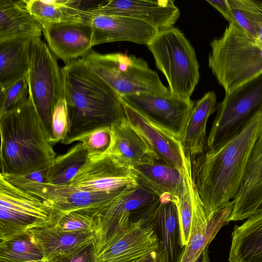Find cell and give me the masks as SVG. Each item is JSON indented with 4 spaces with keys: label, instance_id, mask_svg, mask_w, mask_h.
<instances>
[{
    "label": "cell",
    "instance_id": "39",
    "mask_svg": "<svg viewBox=\"0 0 262 262\" xmlns=\"http://www.w3.org/2000/svg\"><path fill=\"white\" fill-rule=\"evenodd\" d=\"M48 168L23 176L3 175L1 174L0 175L13 185L31 182L46 183Z\"/></svg>",
    "mask_w": 262,
    "mask_h": 262
},
{
    "label": "cell",
    "instance_id": "37",
    "mask_svg": "<svg viewBox=\"0 0 262 262\" xmlns=\"http://www.w3.org/2000/svg\"><path fill=\"white\" fill-rule=\"evenodd\" d=\"M69 128L67 105L64 98L55 106L51 120L50 141L54 145L66 140Z\"/></svg>",
    "mask_w": 262,
    "mask_h": 262
},
{
    "label": "cell",
    "instance_id": "2",
    "mask_svg": "<svg viewBox=\"0 0 262 262\" xmlns=\"http://www.w3.org/2000/svg\"><path fill=\"white\" fill-rule=\"evenodd\" d=\"M61 72L69 117L63 143L92 130L111 126L125 117L120 96L81 58L65 64Z\"/></svg>",
    "mask_w": 262,
    "mask_h": 262
},
{
    "label": "cell",
    "instance_id": "31",
    "mask_svg": "<svg viewBox=\"0 0 262 262\" xmlns=\"http://www.w3.org/2000/svg\"><path fill=\"white\" fill-rule=\"evenodd\" d=\"M152 191L139 183L136 187L121 194L106 206L98 210L99 216H112L126 212H136L159 199Z\"/></svg>",
    "mask_w": 262,
    "mask_h": 262
},
{
    "label": "cell",
    "instance_id": "32",
    "mask_svg": "<svg viewBox=\"0 0 262 262\" xmlns=\"http://www.w3.org/2000/svg\"><path fill=\"white\" fill-rule=\"evenodd\" d=\"M184 186L181 195L174 199L178 210L181 243L185 247L188 243L192 217L195 203L201 198L193 183L191 170L184 173Z\"/></svg>",
    "mask_w": 262,
    "mask_h": 262
},
{
    "label": "cell",
    "instance_id": "23",
    "mask_svg": "<svg viewBox=\"0 0 262 262\" xmlns=\"http://www.w3.org/2000/svg\"><path fill=\"white\" fill-rule=\"evenodd\" d=\"M132 169L139 183L159 198L167 194L174 199L183 191L184 174L177 167L161 159Z\"/></svg>",
    "mask_w": 262,
    "mask_h": 262
},
{
    "label": "cell",
    "instance_id": "40",
    "mask_svg": "<svg viewBox=\"0 0 262 262\" xmlns=\"http://www.w3.org/2000/svg\"><path fill=\"white\" fill-rule=\"evenodd\" d=\"M206 2L216 9L229 23H235L227 0H207Z\"/></svg>",
    "mask_w": 262,
    "mask_h": 262
},
{
    "label": "cell",
    "instance_id": "6",
    "mask_svg": "<svg viewBox=\"0 0 262 262\" xmlns=\"http://www.w3.org/2000/svg\"><path fill=\"white\" fill-rule=\"evenodd\" d=\"M81 59L120 97L140 93H169L157 73L142 58L119 52L101 54L92 50Z\"/></svg>",
    "mask_w": 262,
    "mask_h": 262
},
{
    "label": "cell",
    "instance_id": "27",
    "mask_svg": "<svg viewBox=\"0 0 262 262\" xmlns=\"http://www.w3.org/2000/svg\"><path fill=\"white\" fill-rule=\"evenodd\" d=\"M28 231L42 250L47 259L68 252L95 239L94 232H67L52 225L34 228Z\"/></svg>",
    "mask_w": 262,
    "mask_h": 262
},
{
    "label": "cell",
    "instance_id": "42",
    "mask_svg": "<svg viewBox=\"0 0 262 262\" xmlns=\"http://www.w3.org/2000/svg\"><path fill=\"white\" fill-rule=\"evenodd\" d=\"M208 247L206 248L195 262H209Z\"/></svg>",
    "mask_w": 262,
    "mask_h": 262
},
{
    "label": "cell",
    "instance_id": "26",
    "mask_svg": "<svg viewBox=\"0 0 262 262\" xmlns=\"http://www.w3.org/2000/svg\"><path fill=\"white\" fill-rule=\"evenodd\" d=\"M32 41L16 39L0 42V89L27 75Z\"/></svg>",
    "mask_w": 262,
    "mask_h": 262
},
{
    "label": "cell",
    "instance_id": "35",
    "mask_svg": "<svg viewBox=\"0 0 262 262\" xmlns=\"http://www.w3.org/2000/svg\"><path fill=\"white\" fill-rule=\"evenodd\" d=\"M111 138V126H106L81 134L66 141L63 144L68 145L76 141L81 142L88 153V157H94L106 152Z\"/></svg>",
    "mask_w": 262,
    "mask_h": 262
},
{
    "label": "cell",
    "instance_id": "12",
    "mask_svg": "<svg viewBox=\"0 0 262 262\" xmlns=\"http://www.w3.org/2000/svg\"><path fill=\"white\" fill-rule=\"evenodd\" d=\"M122 100L183 140L194 106L191 99L171 95L140 93L120 97Z\"/></svg>",
    "mask_w": 262,
    "mask_h": 262
},
{
    "label": "cell",
    "instance_id": "29",
    "mask_svg": "<svg viewBox=\"0 0 262 262\" xmlns=\"http://www.w3.org/2000/svg\"><path fill=\"white\" fill-rule=\"evenodd\" d=\"M47 260L28 231L1 241L0 262H47Z\"/></svg>",
    "mask_w": 262,
    "mask_h": 262
},
{
    "label": "cell",
    "instance_id": "21",
    "mask_svg": "<svg viewBox=\"0 0 262 262\" xmlns=\"http://www.w3.org/2000/svg\"><path fill=\"white\" fill-rule=\"evenodd\" d=\"M233 202L208 219L204 206L198 204L194 207L189 240L184 247L179 262H195L206 248L215 237L220 229L227 224L232 212Z\"/></svg>",
    "mask_w": 262,
    "mask_h": 262
},
{
    "label": "cell",
    "instance_id": "13",
    "mask_svg": "<svg viewBox=\"0 0 262 262\" xmlns=\"http://www.w3.org/2000/svg\"><path fill=\"white\" fill-rule=\"evenodd\" d=\"M122 103L125 116L131 125L161 160L177 167L183 174L191 169V161L186 157L182 142L174 133L125 102L122 101Z\"/></svg>",
    "mask_w": 262,
    "mask_h": 262
},
{
    "label": "cell",
    "instance_id": "17",
    "mask_svg": "<svg viewBox=\"0 0 262 262\" xmlns=\"http://www.w3.org/2000/svg\"><path fill=\"white\" fill-rule=\"evenodd\" d=\"M91 23L93 46L120 41L147 46L159 32L145 23L119 15H92Z\"/></svg>",
    "mask_w": 262,
    "mask_h": 262
},
{
    "label": "cell",
    "instance_id": "11",
    "mask_svg": "<svg viewBox=\"0 0 262 262\" xmlns=\"http://www.w3.org/2000/svg\"><path fill=\"white\" fill-rule=\"evenodd\" d=\"M71 185L90 192L118 197L139 185L132 168L104 153L88 157Z\"/></svg>",
    "mask_w": 262,
    "mask_h": 262
},
{
    "label": "cell",
    "instance_id": "34",
    "mask_svg": "<svg viewBox=\"0 0 262 262\" xmlns=\"http://www.w3.org/2000/svg\"><path fill=\"white\" fill-rule=\"evenodd\" d=\"M98 209H82L62 212L55 211L51 225L67 232L95 233Z\"/></svg>",
    "mask_w": 262,
    "mask_h": 262
},
{
    "label": "cell",
    "instance_id": "36",
    "mask_svg": "<svg viewBox=\"0 0 262 262\" xmlns=\"http://www.w3.org/2000/svg\"><path fill=\"white\" fill-rule=\"evenodd\" d=\"M29 97L27 76L5 88L0 89V115L24 103Z\"/></svg>",
    "mask_w": 262,
    "mask_h": 262
},
{
    "label": "cell",
    "instance_id": "16",
    "mask_svg": "<svg viewBox=\"0 0 262 262\" xmlns=\"http://www.w3.org/2000/svg\"><path fill=\"white\" fill-rule=\"evenodd\" d=\"M14 186L50 203L56 212L100 209L118 198L110 194L90 192L71 184L31 182Z\"/></svg>",
    "mask_w": 262,
    "mask_h": 262
},
{
    "label": "cell",
    "instance_id": "9",
    "mask_svg": "<svg viewBox=\"0 0 262 262\" xmlns=\"http://www.w3.org/2000/svg\"><path fill=\"white\" fill-rule=\"evenodd\" d=\"M262 109V73L229 94L217 105L207 148L217 147L240 132Z\"/></svg>",
    "mask_w": 262,
    "mask_h": 262
},
{
    "label": "cell",
    "instance_id": "20",
    "mask_svg": "<svg viewBox=\"0 0 262 262\" xmlns=\"http://www.w3.org/2000/svg\"><path fill=\"white\" fill-rule=\"evenodd\" d=\"M163 253V262H179L184 249L181 245L177 206L169 195H164L147 209Z\"/></svg>",
    "mask_w": 262,
    "mask_h": 262
},
{
    "label": "cell",
    "instance_id": "22",
    "mask_svg": "<svg viewBox=\"0 0 262 262\" xmlns=\"http://www.w3.org/2000/svg\"><path fill=\"white\" fill-rule=\"evenodd\" d=\"M42 30L25 1L0 0V42L41 38Z\"/></svg>",
    "mask_w": 262,
    "mask_h": 262
},
{
    "label": "cell",
    "instance_id": "1",
    "mask_svg": "<svg viewBox=\"0 0 262 262\" xmlns=\"http://www.w3.org/2000/svg\"><path fill=\"white\" fill-rule=\"evenodd\" d=\"M262 133V109L242 130L219 146L206 148L191 161L193 183L208 219L235 198L252 149Z\"/></svg>",
    "mask_w": 262,
    "mask_h": 262
},
{
    "label": "cell",
    "instance_id": "24",
    "mask_svg": "<svg viewBox=\"0 0 262 262\" xmlns=\"http://www.w3.org/2000/svg\"><path fill=\"white\" fill-rule=\"evenodd\" d=\"M229 262H262V208L232 233Z\"/></svg>",
    "mask_w": 262,
    "mask_h": 262
},
{
    "label": "cell",
    "instance_id": "8",
    "mask_svg": "<svg viewBox=\"0 0 262 262\" xmlns=\"http://www.w3.org/2000/svg\"><path fill=\"white\" fill-rule=\"evenodd\" d=\"M55 210L47 202L13 185L0 175V239L51 225Z\"/></svg>",
    "mask_w": 262,
    "mask_h": 262
},
{
    "label": "cell",
    "instance_id": "28",
    "mask_svg": "<svg viewBox=\"0 0 262 262\" xmlns=\"http://www.w3.org/2000/svg\"><path fill=\"white\" fill-rule=\"evenodd\" d=\"M38 21L71 23L91 21L92 15L79 8L81 1L72 0H24Z\"/></svg>",
    "mask_w": 262,
    "mask_h": 262
},
{
    "label": "cell",
    "instance_id": "18",
    "mask_svg": "<svg viewBox=\"0 0 262 262\" xmlns=\"http://www.w3.org/2000/svg\"><path fill=\"white\" fill-rule=\"evenodd\" d=\"M233 202L229 222L248 219L262 208V133L252 149Z\"/></svg>",
    "mask_w": 262,
    "mask_h": 262
},
{
    "label": "cell",
    "instance_id": "38",
    "mask_svg": "<svg viewBox=\"0 0 262 262\" xmlns=\"http://www.w3.org/2000/svg\"><path fill=\"white\" fill-rule=\"evenodd\" d=\"M47 262H100L94 240L88 242L68 252L47 259Z\"/></svg>",
    "mask_w": 262,
    "mask_h": 262
},
{
    "label": "cell",
    "instance_id": "25",
    "mask_svg": "<svg viewBox=\"0 0 262 262\" xmlns=\"http://www.w3.org/2000/svg\"><path fill=\"white\" fill-rule=\"evenodd\" d=\"M216 97L209 91L194 104L182 144L186 157L192 160L207 148L208 119L217 110Z\"/></svg>",
    "mask_w": 262,
    "mask_h": 262
},
{
    "label": "cell",
    "instance_id": "14",
    "mask_svg": "<svg viewBox=\"0 0 262 262\" xmlns=\"http://www.w3.org/2000/svg\"><path fill=\"white\" fill-rule=\"evenodd\" d=\"M92 15L122 16L143 21L159 32L173 27L180 10L171 0H111L87 9Z\"/></svg>",
    "mask_w": 262,
    "mask_h": 262
},
{
    "label": "cell",
    "instance_id": "3",
    "mask_svg": "<svg viewBox=\"0 0 262 262\" xmlns=\"http://www.w3.org/2000/svg\"><path fill=\"white\" fill-rule=\"evenodd\" d=\"M1 173L23 176L50 166L56 152L30 97L0 115Z\"/></svg>",
    "mask_w": 262,
    "mask_h": 262
},
{
    "label": "cell",
    "instance_id": "33",
    "mask_svg": "<svg viewBox=\"0 0 262 262\" xmlns=\"http://www.w3.org/2000/svg\"><path fill=\"white\" fill-rule=\"evenodd\" d=\"M235 23L257 39L262 28V1L227 0Z\"/></svg>",
    "mask_w": 262,
    "mask_h": 262
},
{
    "label": "cell",
    "instance_id": "15",
    "mask_svg": "<svg viewBox=\"0 0 262 262\" xmlns=\"http://www.w3.org/2000/svg\"><path fill=\"white\" fill-rule=\"evenodd\" d=\"M38 22L50 50L65 64L82 58L94 46L91 21Z\"/></svg>",
    "mask_w": 262,
    "mask_h": 262
},
{
    "label": "cell",
    "instance_id": "19",
    "mask_svg": "<svg viewBox=\"0 0 262 262\" xmlns=\"http://www.w3.org/2000/svg\"><path fill=\"white\" fill-rule=\"evenodd\" d=\"M112 138L105 153L129 168L161 159L131 125L126 116L111 126Z\"/></svg>",
    "mask_w": 262,
    "mask_h": 262
},
{
    "label": "cell",
    "instance_id": "41",
    "mask_svg": "<svg viewBox=\"0 0 262 262\" xmlns=\"http://www.w3.org/2000/svg\"><path fill=\"white\" fill-rule=\"evenodd\" d=\"M128 262H163V253L161 246L158 249Z\"/></svg>",
    "mask_w": 262,
    "mask_h": 262
},
{
    "label": "cell",
    "instance_id": "10",
    "mask_svg": "<svg viewBox=\"0 0 262 262\" xmlns=\"http://www.w3.org/2000/svg\"><path fill=\"white\" fill-rule=\"evenodd\" d=\"M147 207L141 217L103 239L95 243L100 262H128L158 249L160 242Z\"/></svg>",
    "mask_w": 262,
    "mask_h": 262
},
{
    "label": "cell",
    "instance_id": "4",
    "mask_svg": "<svg viewBox=\"0 0 262 262\" xmlns=\"http://www.w3.org/2000/svg\"><path fill=\"white\" fill-rule=\"evenodd\" d=\"M210 47L208 67L225 94L262 73V42L237 24L229 23Z\"/></svg>",
    "mask_w": 262,
    "mask_h": 262
},
{
    "label": "cell",
    "instance_id": "5",
    "mask_svg": "<svg viewBox=\"0 0 262 262\" xmlns=\"http://www.w3.org/2000/svg\"><path fill=\"white\" fill-rule=\"evenodd\" d=\"M147 46L167 81L169 93L190 99L200 74L194 49L184 34L173 27L159 32Z\"/></svg>",
    "mask_w": 262,
    "mask_h": 262
},
{
    "label": "cell",
    "instance_id": "7",
    "mask_svg": "<svg viewBox=\"0 0 262 262\" xmlns=\"http://www.w3.org/2000/svg\"><path fill=\"white\" fill-rule=\"evenodd\" d=\"M27 77L29 97L50 134L54 109L64 97L61 69L41 38L31 42Z\"/></svg>",
    "mask_w": 262,
    "mask_h": 262
},
{
    "label": "cell",
    "instance_id": "30",
    "mask_svg": "<svg viewBox=\"0 0 262 262\" xmlns=\"http://www.w3.org/2000/svg\"><path fill=\"white\" fill-rule=\"evenodd\" d=\"M88 153L79 142L68 151L56 157L48 168L46 183L54 185L70 184L72 180L85 163Z\"/></svg>",
    "mask_w": 262,
    "mask_h": 262
}]
</instances>
